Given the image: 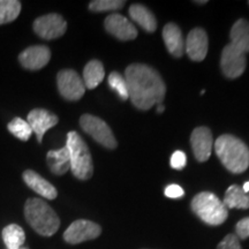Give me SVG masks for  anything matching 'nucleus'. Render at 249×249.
Returning <instances> with one entry per match:
<instances>
[{
    "label": "nucleus",
    "mask_w": 249,
    "mask_h": 249,
    "mask_svg": "<svg viewBox=\"0 0 249 249\" xmlns=\"http://www.w3.org/2000/svg\"><path fill=\"white\" fill-rule=\"evenodd\" d=\"M129 98L140 110H149L163 102L166 87L160 73L143 64L129 65L124 71Z\"/></svg>",
    "instance_id": "nucleus-1"
},
{
    "label": "nucleus",
    "mask_w": 249,
    "mask_h": 249,
    "mask_svg": "<svg viewBox=\"0 0 249 249\" xmlns=\"http://www.w3.org/2000/svg\"><path fill=\"white\" fill-rule=\"evenodd\" d=\"M214 150L230 172L239 174L249 167V148L240 139L224 134L214 142Z\"/></svg>",
    "instance_id": "nucleus-2"
},
{
    "label": "nucleus",
    "mask_w": 249,
    "mask_h": 249,
    "mask_svg": "<svg viewBox=\"0 0 249 249\" xmlns=\"http://www.w3.org/2000/svg\"><path fill=\"white\" fill-rule=\"evenodd\" d=\"M24 217L31 229L42 236H52L60 226L55 211L40 198H28L24 204Z\"/></svg>",
    "instance_id": "nucleus-3"
},
{
    "label": "nucleus",
    "mask_w": 249,
    "mask_h": 249,
    "mask_svg": "<svg viewBox=\"0 0 249 249\" xmlns=\"http://www.w3.org/2000/svg\"><path fill=\"white\" fill-rule=\"evenodd\" d=\"M66 147L70 152L71 171L79 180H88L93 174V164L87 143L76 132L67 134Z\"/></svg>",
    "instance_id": "nucleus-4"
},
{
    "label": "nucleus",
    "mask_w": 249,
    "mask_h": 249,
    "mask_svg": "<svg viewBox=\"0 0 249 249\" xmlns=\"http://www.w3.org/2000/svg\"><path fill=\"white\" fill-rule=\"evenodd\" d=\"M192 210L202 222L211 226H218L227 219L229 211L213 193L202 192L192 200Z\"/></svg>",
    "instance_id": "nucleus-5"
},
{
    "label": "nucleus",
    "mask_w": 249,
    "mask_h": 249,
    "mask_svg": "<svg viewBox=\"0 0 249 249\" xmlns=\"http://www.w3.org/2000/svg\"><path fill=\"white\" fill-rule=\"evenodd\" d=\"M80 126L99 144L104 145L107 149L117 148L118 143L113 133L107 124L101 118L91 116V114H83L80 118Z\"/></svg>",
    "instance_id": "nucleus-6"
},
{
    "label": "nucleus",
    "mask_w": 249,
    "mask_h": 249,
    "mask_svg": "<svg viewBox=\"0 0 249 249\" xmlns=\"http://www.w3.org/2000/svg\"><path fill=\"white\" fill-rule=\"evenodd\" d=\"M60 95L67 101H79L86 92V86L79 74L73 70H62L57 75Z\"/></svg>",
    "instance_id": "nucleus-7"
},
{
    "label": "nucleus",
    "mask_w": 249,
    "mask_h": 249,
    "mask_svg": "<svg viewBox=\"0 0 249 249\" xmlns=\"http://www.w3.org/2000/svg\"><path fill=\"white\" fill-rule=\"evenodd\" d=\"M102 233V227L98 224L87 219H77L73 222L64 233V240L70 245L93 240Z\"/></svg>",
    "instance_id": "nucleus-8"
},
{
    "label": "nucleus",
    "mask_w": 249,
    "mask_h": 249,
    "mask_svg": "<svg viewBox=\"0 0 249 249\" xmlns=\"http://www.w3.org/2000/svg\"><path fill=\"white\" fill-rule=\"evenodd\" d=\"M67 22L61 15L51 13L34 21V31L43 39L59 38L66 33Z\"/></svg>",
    "instance_id": "nucleus-9"
},
{
    "label": "nucleus",
    "mask_w": 249,
    "mask_h": 249,
    "mask_svg": "<svg viewBox=\"0 0 249 249\" xmlns=\"http://www.w3.org/2000/svg\"><path fill=\"white\" fill-rule=\"evenodd\" d=\"M246 53L233 46L231 43L223 49L220 58V68L223 74L229 79H236L241 76L246 70Z\"/></svg>",
    "instance_id": "nucleus-10"
},
{
    "label": "nucleus",
    "mask_w": 249,
    "mask_h": 249,
    "mask_svg": "<svg viewBox=\"0 0 249 249\" xmlns=\"http://www.w3.org/2000/svg\"><path fill=\"white\" fill-rule=\"evenodd\" d=\"M58 117L54 113L50 112L45 108H34L28 114V121L29 126L35 134L37 141L42 143L43 136L50 128L54 127L58 124Z\"/></svg>",
    "instance_id": "nucleus-11"
},
{
    "label": "nucleus",
    "mask_w": 249,
    "mask_h": 249,
    "mask_svg": "<svg viewBox=\"0 0 249 249\" xmlns=\"http://www.w3.org/2000/svg\"><path fill=\"white\" fill-rule=\"evenodd\" d=\"M51 51L45 45H34L23 50L18 55V61L23 68L29 71L42 70L49 64Z\"/></svg>",
    "instance_id": "nucleus-12"
},
{
    "label": "nucleus",
    "mask_w": 249,
    "mask_h": 249,
    "mask_svg": "<svg viewBox=\"0 0 249 249\" xmlns=\"http://www.w3.org/2000/svg\"><path fill=\"white\" fill-rule=\"evenodd\" d=\"M191 144L195 158L198 161H207L210 158L213 147V139L208 127H197L191 135Z\"/></svg>",
    "instance_id": "nucleus-13"
},
{
    "label": "nucleus",
    "mask_w": 249,
    "mask_h": 249,
    "mask_svg": "<svg viewBox=\"0 0 249 249\" xmlns=\"http://www.w3.org/2000/svg\"><path fill=\"white\" fill-rule=\"evenodd\" d=\"M208 35L202 28L191 30L185 42V50L193 61L204 60L208 53Z\"/></svg>",
    "instance_id": "nucleus-14"
},
{
    "label": "nucleus",
    "mask_w": 249,
    "mask_h": 249,
    "mask_svg": "<svg viewBox=\"0 0 249 249\" xmlns=\"http://www.w3.org/2000/svg\"><path fill=\"white\" fill-rule=\"evenodd\" d=\"M105 29L120 40H132L138 36V30L132 22L120 14H111L105 18Z\"/></svg>",
    "instance_id": "nucleus-15"
},
{
    "label": "nucleus",
    "mask_w": 249,
    "mask_h": 249,
    "mask_svg": "<svg viewBox=\"0 0 249 249\" xmlns=\"http://www.w3.org/2000/svg\"><path fill=\"white\" fill-rule=\"evenodd\" d=\"M23 181L26 185L37 193L39 196L46 198V200H54L58 196V192L53 185H51L48 180L40 177L38 173L33 170H26L22 174Z\"/></svg>",
    "instance_id": "nucleus-16"
},
{
    "label": "nucleus",
    "mask_w": 249,
    "mask_h": 249,
    "mask_svg": "<svg viewBox=\"0 0 249 249\" xmlns=\"http://www.w3.org/2000/svg\"><path fill=\"white\" fill-rule=\"evenodd\" d=\"M163 39L167 51L174 57L180 58L185 52V40L180 28L174 23H167L163 29Z\"/></svg>",
    "instance_id": "nucleus-17"
},
{
    "label": "nucleus",
    "mask_w": 249,
    "mask_h": 249,
    "mask_svg": "<svg viewBox=\"0 0 249 249\" xmlns=\"http://www.w3.org/2000/svg\"><path fill=\"white\" fill-rule=\"evenodd\" d=\"M46 163L50 171L55 176H64L71 170L70 152L66 145L58 150H50L46 155Z\"/></svg>",
    "instance_id": "nucleus-18"
},
{
    "label": "nucleus",
    "mask_w": 249,
    "mask_h": 249,
    "mask_svg": "<svg viewBox=\"0 0 249 249\" xmlns=\"http://www.w3.org/2000/svg\"><path fill=\"white\" fill-rule=\"evenodd\" d=\"M129 17L147 33H154L157 29L156 18L145 6L140 4L132 5L129 7Z\"/></svg>",
    "instance_id": "nucleus-19"
},
{
    "label": "nucleus",
    "mask_w": 249,
    "mask_h": 249,
    "mask_svg": "<svg viewBox=\"0 0 249 249\" xmlns=\"http://www.w3.org/2000/svg\"><path fill=\"white\" fill-rule=\"evenodd\" d=\"M231 44L240 50L244 53L249 52V22L245 18H240L233 24L231 33Z\"/></svg>",
    "instance_id": "nucleus-20"
},
{
    "label": "nucleus",
    "mask_w": 249,
    "mask_h": 249,
    "mask_svg": "<svg viewBox=\"0 0 249 249\" xmlns=\"http://www.w3.org/2000/svg\"><path fill=\"white\" fill-rule=\"evenodd\" d=\"M223 203L227 209H248L249 194L242 191V187L232 185L227 188Z\"/></svg>",
    "instance_id": "nucleus-21"
},
{
    "label": "nucleus",
    "mask_w": 249,
    "mask_h": 249,
    "mask_svg": "<svg viewBox=\"0 0 249 249\" xmlns=\"http://www.w3.org/2000/svg\"><path fill=\"white\" fill-rule=\"evenodd\" d=\"M105 71L104 66L99 60H90L86 65L83 70V83L86 88L95 89L101 85L102 81L104 80Z\"/></svg>",
    "instance_id": "nucleus-22"
},
{
    "label": "nucleus",
    "mask_w": 249,
    "mask_h": 249,
    "mask_svg": "<svg viewBox=\"0 0 249 249\" xmlns=\"http://www.w3.org/2000/svg\"><path fill=\"white\" fill-rule=\"evenodd\" d=\"M2 240L8 249H20L26 241V233L21 226L11 224L2 230Z\"/></svg>",
    "instance_id": "nucleus-23"
},
{
    "label": "nucleus",
    "mask_w": 249,
    "mask_h": 249,
    "mask_svg": "<svg viewBox=\"0 0 249 249\" xmlns=\"http://www.w3.org/2000/svg\"><path fill=\"white\" fill-rule=\"evenodd\" d=\"M21 12V2L18 0H0V26L17 20Z\"/></svg>",
    "instance_id": "nucleus-24"
},
{
    "label": "nucleus",
    "mask_w": 249,
    "mask_h": 249,
    "mask_svg": "<svg viewBox=\"0 0 249 249\" xmlns=\"http://www.w3.org/2000/svg\"><path fill=\"white\" fill-rule=\"evenodd\" d=\"M7 129L9 130V133L13 134L15 138L21 140V141L23 142H27L28 140L30 139V136L34 134L29 124H28L26 120H23L22 118L18 117L14 118V119L7 124Z\"/></svg>",
    "instance_id": "nucleus-25"
},
{
    "label": "nucleus",
    "mask_w": 249,
    "mask_h": 249,
    "mask_svg": "<svg viewBox=\"0 0 249 249\" xmlns=\"http://www.w3.org/2000/svg\"><path fill=\"white\" fill-rule=\"evenodd\" d=\"M107 81L110 88L112 90H114L123 101H126V99L129 98L128 87H127L126 79H124L120 73H118V71H112L110 76H108Z\"/></svg>",
    "instance_id": "nucleus-26"
},
{
    "label": "nucleus",
    "mask_w": 249,
    "mask_h": 249,
    "mask_svg": "<svg viewBox=\"0 0 249 249\" xmlns=\"http://www.w3.org/2000/svg\"><path fill=\"white\" fill-rule=\"evenodd\" d=\"M126 2L121 0H93L90 1L89 9L91 12H107L121 9Z\"/></svg>",
    "instance_id": "nucleus-27"
},
{
    "label": "nucleus",
    "mask_w": 249,
    "mask_h": 249,
    "mask_svg": "<svg viewBox=\"0 0 249 249\" xmlns=\"http://www.w3.org/2000/svg\"><path fill=\"white\" fill-rule=\"evenodd\" d=\"M217 249H242L240 240L235 234H227L222 241L219 242Z\"/></svg>",
    "instance_id": "nucleus-28"
},
{
    "label": "nucleus",
    "mask_w": 249,
    "mask_h": 249,
    "mask_svg": "<svg viewBox=\"0 0 249 249\" xmlns=\"http://www.w3.org/2000/svg\"><path fill=\"white\" fill-rule=\"evenodd\" d=\"M171 167L174 170H182L187 164V157L185 152L177 150L171 156Z\"/></svg>",
    "instance_id": "nucleus-29"
},
{
    "label": "nucleus",
    "mask_w": 249,
    "mask_h": 249,
    "mask_svg": "<svg viewBox=\"0 0 249 249\" xmlns=\"http://www.w3.org/2000/svg\"><path fill=\"white\" fill-rule=\"evenodd\" d=\"M235 235L238 236L239 240H240V239L245 240V239L249 238V217L242 218L240 222H238L235 226Z\"/></svg>",
    "instance_id": "nucleus-30"
},
{
    "label": "nucleus",
    "mask_w": 249,
    "mask_h": 249,
    "mask_svg": "<svg viewBox=\"0 0 249 249\" xmlns=\"http://www.w3.org/2000/svg\"><path fill=\"white\" fill-rule=\"evenodd\" d=\"M165 196L169 198H180L185 195V191L180 187L179 185H176V183H172V185H169L165 188Z\"/></svg>",
    "instance_id": "nucleus-31"
},
{
    "label": "nucleus",
    "mask_w": 249,
    "mask_h": 249,
    "mask_svg": "<svg viewBox=\"0 0 249 249\" xmlns=\"http://www.w3.org/2000/svg\"><path fill=\"white\" fill-rule=\"evenodd\" d=\"M242 191H244L246 194H249V181L245 182V185L242 186Z\"/></svg>",
    "instance_id": "nucleus-32"
},
{
    "label": "nucleus",
    "mask_w": 249,
    "mask_h": 249,
    "mask_svg": "<svg viewBox=\"0 0 249 249\" xmlns=\"http://www.w3.org/2000/svg\"><path fill=\"white\" fill-rule=\"evenodd\" d=\"M164 110H165V107H164V105H161V104H160L157 107V112L158 113H163L164 112Z\"/></svg>",
    "instance_id": "nucleus-33"
},
{
    "label": "nucleus",
    "mask_w": 249,
    "mask_h": 249,
    "mask_svg": "<svg viewBox=\"0 0 249 249\" xmlns=\"http://www.w3.org/2000/svg\"><path fill=\"white\" fill-rule=\"evenodd\" d=\"M195 4H201V5H203V4H207V0H203V1H194Z\"/></svg>",
    "instance_id": "nucleus-34"
},
{
    "label": "nucleus",
    "mask_w": 249,
    "mask_h": 249,
    "mask_svg": "<svg viewBox=\"0 0 249 249\" xmlns=\"http://www.w3.org/2000/svg\"><path fill=\"white\" fill-rule=\"evenodd\" d=\"M20 249H23V248H20Z\"/></svg>",
    "instance_id": "nucleus-35"
},
{
    "label": "nucleus",
    "mask_w": 249,
    "mask_h": 249,
    "mask_svg": "<svg viewBox=\"0 0 249 249\" xmlns=\"http://www.w3.org/2000/svg\"><path fill=\"white\" fill-rule=\"evenodd\" d=\"M248 4H249V2H248Z\"/></svg>",
    "instance_id": "nucleus-36"
}]
</instances>
